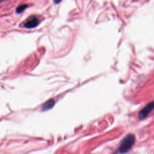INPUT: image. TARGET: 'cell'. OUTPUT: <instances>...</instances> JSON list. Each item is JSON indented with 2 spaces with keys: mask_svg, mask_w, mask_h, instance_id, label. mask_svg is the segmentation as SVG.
I'll list each match as a JSON object with an SVG mask.
<instances>
[{
  "mask_svg": "<svg viewBox=\"0 0 154 154\" xmlns=\"http://www.w3.org/2000/svg\"><path fill=\"white\" fill-rule=\"evenodd\" d=\"M154 109V101L149 102L144 108H143L138 112V118L140 120H143L146 119L149 114Z\"/></svg>",
  "mask_w": 154,
  "mask_h": 154,
  "instance_id": "cell-2",
  "label": "cell"
},
{
  "mask_svg": "<svg viewBox=\"0 0 154 154\" xmlns=\"http://www.w3.org/2000/svg\"><path fill=\"white\" fill-rule=\"evenodd\" d=\"M135 141V135L132 134H127L120 143L118 153L125 154L128 152L133 147Z\"/></svg>",
  "mask_w": 154,
  "mask_h": 154,
  "instance_id": "cell-1",
  "label": "cell"
},
{
  "mask_svg": "<svg viewBox=\"0 0 154 154\" xmlns=\"http://www.w3.org/2000/svg\"><path fill=\"white\" fill-rule=\"evenodd\" d=\"M53 1L55 4H59L61 1V0H53Z\"/></svg>",
  "mask_w": 154,
  "mask_h": 154,
  "instance_id": "cell-6",
  "label": "cell"
},
{
  "mask_svg": "<svg viewBox=\"0 0 154 154\" xmlns=\"http://www.w3.org/2000/svg\"><path fill=\"white\" fill-rule=\"evenodd\" d=\"M27 7H28V5H26V4H22V5H20L18 6L16 8L17 13H22Z\"/></svg>",
  "mask_w": 154,
  "mask_h": 154,
  "instance_id": "cell-5",
  "label": "cell"
},
{
  "mask_svg": "<svg viewBox=\"0 0 154 154\" xmlns=\"http://www.w3.org/2000/svg\"><path fill=\"white\" fill-rule=\"evenodd\" d=\"M55 104V100L52 99H49V100L46 101L42 106V110L46 111L52 108Z\"/></svg>",
  "mask_w": 154,
  "mask_h": 154,
  "instance_id": "cell-4",
  "label": "cell"
},
{
  "mask_svg": "<svg viewBox=\"0 0 154 154\" xmlns=\"http://www.w3.org/2000/svg\"><path fill=\"white\" fill-rule=\"evenodd\" d=\"M38 20L35 16H31L24 23V27L26 28H33L38 25Z\"/></svg>",
  "mask_w": 154,
  "mask_h": 154,
  "instance_id": "cell-3",
  "label": "cell"
}]
</instances>
